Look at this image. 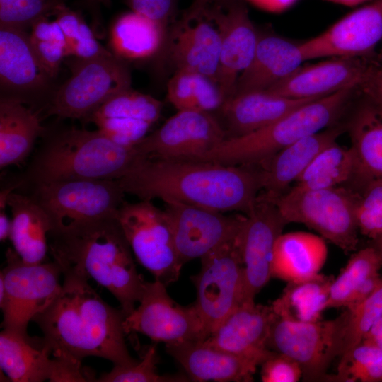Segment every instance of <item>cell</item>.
Wrapping results in <instances>:
<instances>
[{
    "label": "cell",
    "instance_id": "6da1fadb",
    "mask_svg": "<svg viewBox=\"0 0 382 382\" xmlns=\"http://www.w3.org/2000/svg\"><path fill=\"white\" fill-rule=\"evenodd\" d=\"M119 183L140 199H160L221 212L248 214L261 191L254 166L141 156Z\"/></svg>",
    "mask_w": 382,
    "mask_h": 382
},
{
    "label": "cell",
    "instance_id": "7a4b0ae2",
    "mask_svg": "<svg viewBox=\"0 0 382 382\" xmlns=\"http://www.w3.org/2000/svg\"><path fill=\"white\" fill-rule=\"evenodd\" d=\"M125 318L122 309L108 304L88 280L64 274L56 298L33 321L54 357L82 361L97 357L114 366H129L138 361L132 357L125 342Z\"/></svg>",
    "mask_w": 382,
    "mask_h": 382
},
{
    "label": "cell",
    "instance_id": "3957f363",
    "mask_svg": "<svg viewBox=\"0 0 382 382\" xmlns=\"http://www.w3.org/2000/svg\"><path fill=\"white\" fill-rule=\"evenodd\" d=\"M49 238V250L63 275L93 279L117 299L125 317L134 311L146 282L117 216L51 232Z\"/></svg>",
    "mask_w": 382,
    "mask_h": 382
},
{
    "label": "cell",
    "instance_id": "277c9868",
    "mask_svg": "<svg viewBox=\"0 0 382 382\" xmlns=\"http://www.w3.org/2000/svg\"><path fill=\"white\" fill-rule=\"evenodd\" d=\"M141 156L100 130L72 128L51 137L29 169L34 183L73 179L119 180Z\"/></svg>",
    "mask_w": 382,
    "mask_h": 382
},
{
    "label": "cell",
    "instance_id": "5b68a950",
    "mask_svg": "<svg viewBox=\"0 0 382 382\" xmlns=\"http://www.w3.org/2000/svg\"><path fill=\"white\" fill-rule=\"evenodd\" d=\"M356 89H344L312 100L262 129L226 138L193 160L257 166L296 141L332 126Z\"/></svg>",
    "mask_w": 382,
    "mask_h": 382
},
{
    "label": "cell",
    "instance_id": "8992f818",
    "mask_svg": "<svg viewBox=\"0 0 382 382\" xmlns=\"http://www.w3.org/2000/svg\"><path fill=\"white\" fill-rule=\"evenodd\" d=\"M359 197L347 186L311 190L294 185L284 194L270 198L287 224H303L349 253L359 242L355 220Z\"/></svg>",
    "mask_w": 382,
    "mask_h": 382
},
{
    "label": "cell",
    "instance_id": "52a82bcc",
    "mask_svg": "<svg viewBox=\"0 0 382 382\" xmlns=\"http://www.w3.org/2000/svg\"><path fill=\"white\" fill-rule=\"evenodd\" d=\"M71 76L47 105V115L59 120H85L108 99L132 88L127 61L112 52L91 59L76 58Z\"/></svg>",
    "mask_w": 382,
    "mask_h": 382
},
{
    "label": "cell",
    "instance_id": "ba28073f",
    "mask_svg": "<svg viewBox=\"0 0 382 382\" xmlns=\"http://www.w3.org/2000/svg\"><path fill=\"white\" fill-rule=\"evenodd\" d=\"M34 185L30 196L48 214L51 232L116 217L125 202L118 180L73 179Z\"/></svg>",
    "mask_w": 382,
    "mask_h": 382
},
{
    "label": "cell",
    "instance_id": "9c48e42d",
    "mask_svg": "<svg viewBox=\"0 0 382 382\" xmlns=\"http://www.w3.org/2000/svg\"><path fill=\"white\" fill-rule=\"evenodd\" d=\"M345 317L344 312L333 320L305 323L274 313L267 347L295 360L304 381H328V370L341 355Z\"/></svg>",
    "mask_w": 382,
    "mask_h": 382
},
{
    "label": "cell",
    "instance_id": "30bf717a",
    "mask_svg": "<svg viewBox=\"0 0 382 382\" xmlns=\"http://www.w3.org/2000/svg\"><path fill=\"white\" fill-rule=\"evenodd\" d=\"M151 201L124 202L117 219L137 260L167 286L178 279L183 264L166 212Z\"/></svg>",
    "mask_w": 382,
    "mask_h": 382
},
{
    "label": "cell",
    "instance_id": "8fae6325",
    "mask_svg": "<svg viewBox=\"0 0 382 382\" xmlns=\"http://www.w3.org/2000/svg\"><path fill=\"white\" fill-rule=\"evenodd\" d=\"M241 243V233L202 257L200 271L190 277L197 295L193 304L203 324L205 340L229 313L243 303Z\"/></svg>",
    "mask_w": 382,
    "mask_h": 382
},
{
    "label": "cell",
    "instance_id": "7c38bea8",
    "mask_svg": "<svg viewBox=\"0 0 382 382\" xmlns=\"http://www.w3.org/2000/svg\"><path fill=\"white\" fill-rule=\"evenodd\" d=\"M6 265L1 271L5 295L0 307L4 329L27 335L30 320L53 301L61 290L62 271L54 260L25 262L12 248L6 253Z\"/></svg>",
    "mask_w": 382,
    "mask_h": 382
},
{
    "label": "cell",
    "instance_id": "4fadbf2b",
    "mask_svg": "<svg viewBox=\"0 0 382 382\" xmlns=\"http://www.w3.org/2000/svg\"><path fill=\"white\" fill-rule=\"evenodd\" d=\"M139 303L124 320L126 335L139 332L165 345L205 340L203 324L194 304H178L162 282H146Z\"/></svg>",
    "mask_w": 382,
    "mask_h": 382
},
{
    "label": "cell",
    "instance_id": "5bb4252c",
    "mask_svg": "<svg viewBox=\"0 0 382 382\" xmlns=\"http://www.w3.org/2000/svg\"><path fill=\"white\" fill-rule=\"evenodd\" d=\"M226 139L213 114L178 110L158 129L134 146L142 157L164 160H193Z\"/></svg>",
    "mask_w": 382,
    "mask_h": 382
},
{
    "label": "cell",
    "instance_id": "9a60e30c",
    "mask_svg": "<svg viewBox=\"0 0 382 382\" xmlns=\"http://www.w3.org/2000/svg\"><path fill=\"white\" fill-rule=\"evenodd\" d=\"M178 255L184 265L201 258L241 233L246 215H226L199 207L164 202Z\"/></svg>",
    "mask_w": 382,
    "mask_h": 382
},
{
    "label": "cell",
    "instance_id": "2e32d148",
    "mask_svg": "<svg viewBox=\"0 0 382 382\" xmlns=\"http://www.w3.org/2000/svg\"><path fill=\"white\" fill-rule=\"evenodd\" d=\"M245 215L241 243L243 302H252L272 278L275 243L288 224L274 202L262 192H260L253 209Z\"/></svg>",
    "mask_w": 382,
    "mask_h": 382
},
{
    "label": "cell",
    "instance_id": "e0dca14e",
    "mask_svg": "<svg viewBox=\"0 0 382 382\" xmlns=\"http://www.w3.org/2000/svg\"><path fill=\"white\" fill-rule=\"evenodd\" d=\"M382 42V0H373L321 33L301 42L306 61L320 58L369 59Z\"/></svg>",
    "mask_w": 382,
    "mask_h": 382
},
{
    "label": "cell",
    "instance_id": "ac0fdd59",
    "mask_svg": "<svg viewBox=\"0 0 382 382\" xmlns=\"http://www.w3.org/2000/svg\"><path fill=\"white\" fill-rule=\"evenodd\" d=\"M244 1L228 0L204 12L220 33L217 83L225 101L233 96L239 76L251 62L260 37Z\"/></svg>",
    "mask_w": 382,
    "mask_h": 382
},
{
    "label": "cell",
    "instance_id": "d6986e66",
    "mask_svg": "<svg viewBox=\"0 0 382 382\" xmlns=\"http://www.w3.org/2000/svg\"><path fill=\"white\" fill-rule=\"evenodd\" d=\"M220 45V33L212 19L204 13L191 16L184 13L168 29L158 57L168 61L175 71L197 72L217 82Z\"/></svg>",
    "mask_w": 382,
    "mask_h": 382
},
{
    "label": "cell",
    "instance_id": "ffe728a7",
    "mask_svg": "<svg viewBox=\"0 0 382 382\" xmlns=\"http://www.w3.org/2000/svg\"><path fill=\"white\" fill-rule=\"evenodd\" d=\"M162 108L158 99L130 88L108 99L84 122H93L114 141L134 147L148 135Z\"/></svg>",
    "mask_w": 382,
    "mask_h": 382
},
{
    "label": "cell",
    "instance_id": "44dd1931",
    "mask_svg": "<svg viewBox=\"0 0 382 382\" xmlns=\"http://www.w3.org/2000/svg\"><path fill=\"white\" fill-rule=\"evenodd\" d=\"M371 60L363 58L330 57L301 65L284 79L266 91L298 99H315L342 90L359 88Z\"/></svg>",
    "mask_w": 382,
    "mask_h": 382
},
{
    "label": "cell",
    "instance_id": "7402d4cb",
    "mask_svg": "<svg viewBox=\"0 0 382 382\" xmlns=\"http://www.w3.org/2000/svg\"><path fill=\"white\" fill-rule=\"evenodd\" d=\"M274 312L270 305L243 302L204 341L261 365L274 352L267 341Z\"/></svg>",
    "mask_w": 382,
    "mask_h": 382
},
{
    "label": "cell",
    "instance_id": "603a6c76",
    "mask_svg": "<svg viewBox=\"0 0 382 382\" xmlns=\"http://www.w3.org/2000/svg\"><path fill=\"white\" fill-rule=\"evenodd\" d=\"M166 350L183 368L190 381L250 382L258 366L204 340L166 344Z\"/></svg>",
    "mask_w": 382,
    "mask_h": 382
},
{
    "label": "cell",
    "instance_id": "cb8c5ba5",
    "mask_svg": "<svg viewBox=\"0 0 382 382\" xmlns=\"http://www.w3.org/2000/svg\"><path fill=\"white\" fill-rule=\"evenodd\" d=\"M316 99L292 98L266 90L243 93L225 101L218 112L219 122L226 139L240 137L268 126Z\"/></svg>",
    "mask_w": 382,
    "mask_h": 382
},
{
    "label": "cell",
    "instance_id": "d4e9b609",
    "mask_svg": "<svg viewBox=\"0 0 382 382\" xmlns=\"http://www.w3.org/2000/svg\"><path fill=\"white\" fill-rule=\"evenodd\" d=\"M342 132L341 126H330L296 141L257 166L262 192L270 198L284 194L316 156Z\"/></svg>",
    "mask_w": 382,
    "mask_h": 382
},
{
    "label": "cell",
    "instance_id": "484cf974",
    "mask_svg": "<svg viewBox=\"0 0 382 382\" xmlns=\"http://www.w3.org/2000/svg\"><path fill=\"white\" fill-rule=\"evenodd\" d=\"M304 62L301 42L274 33H260L253 59L239 76L233 96L267 90L289 76Z\"/></svg>",
    "mask_w": 382,
    "mask_h": 382
},
{
    "label": "cell",
    "instance_id": "4316f807",
    "mask_svg": "<svg viewBox=\"0 0 382 382\" xmlns=\"http://www.w3.org/2000/svg\"><path fill=\"white\" fill-rule=\"evenodd\" d=\"M52 79L38 59L25 30L0 27L1 87L14 93H38Z\"/></svg>",
    "mask_w": 382,
    "mask_h": 382
},
{
    "label": "cell",
    "instance_id": "83f0119b",
    "mask_svg": "<svg viewBox=\"0 0 382 382\" xmlns=\"http://www.w3.org/2000/svg\"><path fill=\"white\" fill-rule=\"evenodd\" d=\"M7 206L12 213L9 239L13 249L27 263L45 262L52 223L45 210L31 196L11 191Z\"/></svg>",
    "mask_w": 382,
    "mask_h": 382
},
{
    "label": "cell",
    "instance_id": "f1b7e54d",
    "mask_svg": "<svg viewBox=\"0 0 382 382\" xmlns=\"http://www.w3.org/2000/svg\"><path fill=\"white\" fill-rule=\"evenodd\" d=\"M327 257V244L320 236L305 231L282 233L274 245L272 277L287 282L313 278Z\"/></svg>",
    "mask_w": 382,
    "mask_h": 382
},
{
    "label": "cell",
    "instance_id": "f546056e",
    "mask_svg": "<svg viewBox=\"0 0 382 382\" xmlns=\"http://www.w3.org/2000/svg\"><path fill=\"white\" fill-rule=\"evenodd\" d=\"M45 129L36 112L20 98L0 99V167L22 163L30 154Z\"/></svg>",
    "mask_w": 382,
    "mask_h": 382
},
{
    "label": "cell",
    "instance_id": "4dcf8cb0",
    "mask_svg": "<svg viewBox=\"0 0 382 382\" xmlns=\"http://www.w3.org/2000/svg\"><path fill=\"white\" fill-rule=\"evenodd\" d=\"M50 349L42 338L34 340L3 329L0 333V367L13 382L49 380L52 365Z\"/></svg>",
    "mask_w": 382,
    "mask_h": 382
},
{
    "label": "cell",
    "instance_id": "1f68e13d",
    "mask_svg": "<svg viewBox=\"0 0 382 382\" xmlns=\"http://www.w3.org/2000/svg\"><path fill=\"white\" fill-rule=\"evenodd\" d=\"M349 130L357 164L353 189L359 192L370 181L382 180V115L366 102Z\"/></svg>",
    "mask_w": 382,
    "mask_h": 382
},
{
    "label": "cell",
    "instance_id": "d6a6232c",
    "mask_svg": "<svg viewBox=\"0 0 382 382\" xmlns=\"http://www.w3.org/2000/svg\"><path fill=\"white\" fill-rule=\"evenodd\" d=\"M168 30L134 11L120 16L110 30L112 52L127 60L156 57L162 51Z\"/></svg>",
    "mask_w": 382,
    "mask_h": 382
},
{
    "label": "cell",
    "instance_id": "836d02e7",
    "mask_svg": "<svg viewBox=\"0 0 382 382\" xmlns=\"http://www.w3.org/2000/svg\"><path fill=\"white\" fill-rule=\"evenodd\" d=\"M333 279L332 276L319 274L307 280L287 282L280 296L271 303L274 313L297 322L320 320Z\"/></svg>",
    "mask_w": 382,
    "mask_h": 382
},
{
    "label": "cell",
    "instance_id": "e575fe53",
    "mask_svg": "<svg viewBox=\"0 0 382 382\" xmlns=\"http://www.w3.org/2000/svg\"><path fill=\"white\" fill-rule=\"evenodd\" d=\"M356 166L352 147L345 148L335 141L316 156L294 185L311 190L345 186L353 183Z\"/></svg>",
    "mask_w": 382,
    "mask_h": 382
},
{
    "label": "cell",
    "instance_id": "d590c367",
    "mask_svg": "<svg viewBox=\"0 0 382 382\" xmlns=\"http://www.w3.org/2000/svg\"><path fill=\"white\" fill-rule=\"evenodd\" d=\"M167 99L177 110L219 112L225 98L216 81L202 74L175 71L167 83Z\"/></svg>",
    "mask_w": 382,
    "mask_h": 382
},
{
    "label": "cell",
    "instance_id": "8d00e7d4",
    "mask_svg": "<svg viewBox=\"0 0 382 382\" xmlns=\"http://www.w3.org/2000/svg\"><path fill=\"white\" fill-rule=\"evenodd\" d=\"M382 267L381 260L372 245L352 255L339 275L334 278L326 302V309L347 308L356 290L371 274Z\"/></svg>",
    "mask_w": 382,
    "mask_h": 382
},
{
    "label": "cell",
    "instance_id": "74e56055",
    "mask_svg": "<svg viewBox=\"0 0 382 382\" xmlns=\"http://www.w3.org/2000/svg\"><path fill=\"white\" fill-rule=\"evenodd\" d=\"M340 358L362 342L369 329L382 316V280L377 289L357 306L345 311Z\"/></svg>",
    "mask_w": 382,
    "mask_h": 382
},
{
    "label": "cell",
    "instance_id": "f35d334b",
    "mask_svg": "<svg viewBox=\"0 0 382 382\" xmlns=\"http://www.w3.org/2000/svg\"><path fill=\"white\" fill-rule=\"evenodd\" d=\"M158 356L156 345L146 349L141 361L132 366H114L108 373L103 374L96 381L100 382H187L190 381L185 374L160 375L156 364Z\"/></svg>",
    "mask_w": 382,
    "mask_h": 382
},
{
    "label": "cell",
    "instance_id": "ab89813d",
    "mask_svg": "<svg viewBox=\"0 0 382 382\" xmlns=\"http://www.w3.org/2000/svg\"><path fill=\"white\" fill-rule=\"evenodd\" d=\"M359 193L356 224L359 231L373 241L382 234V180L370 181Z\"/></svg>",
    "mask_w": 382,
    "mask_h": 382
},
{
    "label": "cell",
    "instance_id": "60d3db41",
    "mask_svg": "<svg viewBox=\"0 0 382 382\" xmlns=\"http://www.w3.org/2000/svg\"><path fill=\"white\" fill-rule=\"evenodd\" d=\"M60 0H0V27L25 30L37 19L52 15Z\"/></svg>",
    "mask_w": 382,
    "mask_h": 382
},
{
    "label": "cell",
    "instance_id": "b9f144b4",
    "mask_svg": "<svg viewBox=\"0 0 382 382\" xmlns=\"http://www.w3.org/2000/svg\"><path fill=\"white\" fill-rule=\"evenodd\" d=\"M263 382H297L302 378L299 364L291 357L274 352L261 364Z\"/></svg>",
    "mask_w": 382,
    "mask_h": 382
},
{
    "label": "cell",
    "instance_id": "7bdbcfd3",
    "mask_svg": "<svg viewBox=\"0 0 382 382\" xmlns=\"http://www.w3.org/2000/svg\"><path fill=\"white\" fill-rule=\"evenodd\" d=\"M132 11L160 24L167 30L176 9L175 0H125Z\"/></svg>",
    "mask_w": 382,
    "mask_h": 382
},
{
    "label": "cell",
    "instance_id": "ee69618b",
    "mask_svg": "<svg viewBox=\"0 0 382 382\" xmlns=\"http://www.w3.org/2000/svg\"><path fill=\"white\" fill-rule=\"evenodd\" d=\"M96 381L92 371L83 367L81 361L54 357L52 371L49 378L50 382H85Z\"/></svg>",
    "mask_w": 382,
    "mask_h": 382
},
{
    "label": "cell",
    "instance_id": "f6af8a7d",
    "mask_svg": "<svg viewBox=\"0 0 382 382\" xmlns=\"http://www.w3.org/2000/svg\"><path fill=\"white\" fill-rule=\"evenodd\" d=\"M111 52L97 41L93 30L83 18L80 24L79 35L69 47V55L81 59H91Z\"/></svg>",
    "mask_w": 382,
    "mask_h": 382
},
{
    "label": "cell",
    "instance_id": "bcb514c9",
    "mask_svg": "<svg viewBox=\"0 0 382 382\" xmlns=\"http://www.w3.org/2000/svg\"><path fill=\"white\" fill-rule=\"evenodd\" d=\"M30 42L38 59L47 74L52 79L56 77L64 57L67 56L66 48L54 42L40 41L32 38Z\"/></svg>",
    "mask_w": 382,
    "mask_h": 382
},
{
    "label": "cell",
    "instance_id": "7dc6e473",
    "mask_svg": "<svg viewBox=\"0 0 382 382\" xmlns=\"http://www.w3.org/2000/svg\"><path fill=\"white\" fill-rule=\"evenodd\" d=\"M366 102L382 115V62L371 60L359 88Z\"/></svg>",
    "mask_w": 382,
    "mask_h": 382
},
{
    "label": "cell",
    "instance_id": "c3c4849f",
    "mask_svg": "<svg viewBox=\"0 0 382 382\" xmlns=\"http://www.w3.org/2000/svg\"><path fill=\"white\" fill-rule=\"evenodd\" d=\"M30 28V38L58 43L66 48L68 56L67 40L56 20L50 21L48 16H43L36 20Z\"/></svg>",
    "mask_w": 382,
    "mask_h": 382
},
{
    "label": "cell",
    "instance_id": "681fc988",
    "mask_svg": "<svg viewBox=\"0 0 382 382\" xmlns=\"http://www.w3.org/2000/svg\"><path fill=\"white\" fill-rule=\"evenodd\" d=\"M52 15L55 16V20L66 38L69 56V47L79 35L83 17L76 11L67 7L62 1L56 6Z\"/></svg>",
    "mask_w": 382,
    "mask_h": 382
},
{
    "label": "cell",
    "instance_id": "f907efd6",
    "mask_svg": "<svg viewBox=\"0 0 382 382\" xmlns=\"http://www.w3.org/2000/svg\"><path fill=\"white\" fill-rule=\"evenodd\" d=\"M381 280L382 276L378 272L369 276L356 290L346 308H354L366 299L377 289Z\"/></svg>",
    "mask_w": 382,
    "mask_h": 382
},
{
    "label": "cell",
    "instance_id": "816d5d0a",
    "mask_svg": "<svg viewBox=\"0 0 382 382\" xmlns=\"http://www.w3.org/2000/svg\"><path fill=\"white\" fill-rule=\"evenodd\" d=\"M255 7L270 13H282L292 7L298 0H244Z\"/></svg>",
    "mask_w": 382,
    "mask_h": 382
},
{
    "label": "cell",
    "instance_id": "f5cc1de1",
    "mask_svg": "<svg viewBox=\"0 0 382 382\" xmlns=\"http://www.w3.org/2000/svg\"><path fill=\"white\" fill-rule=\"evenodd\" d=\"M228 0H193L190 6L185 11V13L197 16L204 13L207 8L214 4H221Z\"/></svg>",
    "mask_w": 382,
    "mask_h": 382
},
{
    "label": "cell",
    "instance_id": "db71d44e",
    "mask_svg": "<svg viewBox=\"0 0 382 382\" xmlns=\"http://www.w3.org/2000/svg\"><path fill=\"white\" fill-rule=\"evenodd\" d=\"M83 4L88 8L90 11L92 18L93 23L96 28H98L100 25V18L99 9L101 5L106 6H110L111 1L110 0H83Z\"/></svg>",
    "mask_w": 382,
    "mask_h": 382
},
{
    "label": "cell",
    "instance_id": "11a10c76",
    "mask_svg": "<svg viewBox=\"0 0 382 382\" xmlns=\"http://www.w3.org/2000/svg\"><path fill=\"white\" fill-rule=\"evenodd\" d=\"M363 340L371 342L382 349V316L374 323Z\"/></svg>",
    "mask_w": 382,
    "mask_h": 382
},
{
    "label": "cell",
    "instance_id": "9f6ffc18",
    "mask_svg": "<svg viewBox=\"0 0 382 382\" xmlns=\"http://www.w3.org/2000/svg\"><path fill=\"white\" fill-rule=\"evenodd\" d=\"M11 229V219L7 216L5 209H0V241L9 238Z\"/></svg>",
    "mask_w": 382,
    "mask_h": 382
},
{
    "label": "cell",
    "instance_id": "6f0895ef",
    "mask_svg": "<svg viewBox=\"0 0 382 382\" xmlns=\"http://www.w3.org/2000/svg\"><path fill=\"white\" fill-rule=\"evenodd\" d=\"M347 6H355L369 0H324Z\"/></svg>",
    "mask_w": 382,
    "mask_h": 382
},
{
    "label": "cell",
    "instance_id": "680465c9",
    "mask_svg": "<svg viewBox=\"0 0 382 382\" xmlns=\"http://www.w3.org/2000/svg\"><path fill=\"white\" fill-rule=\"evenodd\" d=\"M378 253L381 263H382V234L376 239L373 240V244L371 245Z\"/></svg>",
    "mask_w": 382,
    "mask_h": 382
}]
</instances>
